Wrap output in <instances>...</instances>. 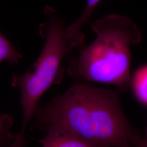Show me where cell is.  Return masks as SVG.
<instances>
[{"mask_svg":"<svg viewBox=\"0 0 147 147\" xmlns=\"http://www.w3.org/2000/svg\"><path fill=\"white\" fill-rule=\"evenodd\" d=\"M121 147H133V146H132L131 144H127V145L125 146Z\"/></svg>","mask_w":147,"mask_h":147,"instance_id":"8fae6325","label":"cell"},{"mask_svg":"<svg viewBox=\"0 0 147 147\" xmlns=\"http://www.w3.org/2000/svg\"><path fill=\"white\" fill-rule=\"evenodd\" d=\"M101 0H87L84 11L79 19L66 27L65 34L74 47L81 46L84 40V33L81 31L82 27L89 20L92 16L95 7Z\"/></svg>","mask_w":147,"mask_h":147,"instance_id":"5b68a950","label":"cell"},{"mask_svg":"<svg viewBox=\"0 0 147 147\" xmlns=\"http://www.w3.org/2000/svg\"><path fill=\"white\" fill-rule=\"evenodd\" d=\"M13 124L12 116L7 114L0 115V147H12L16 143L17 135L11 131Z\"/></svg>","mask_w":147,"mask_h":147,"instance_id":"52a82bcc","label":"cell"},{"mask_svg":"<svg viewBox=\"0 0 147 147\" xmlns=\"http://www.w3.org/2000/svg\"><path fill=\"white\" fill-rule=\"evenodd\" d=\"M16 147H25V140L18 144Z\"/></svg>","mask_w":147,"mask_h":147,"instance_id":"30bf717a","label":"cell"},{"mask_svg":"<svg viewBox=\"0 0 147 147\" xmlns=\"http://www.w3.org/2000/svg\"><path fill=\"white\" fill-rule=\"evenodd\" d=\"M47 21L39 26V33L45 39L42 53L26 73L14 75L11 86L20 90L23 120L18 138H25L27 124L34 116L39 101L53 84L61 82L65 72L64 59L74 47L67 37L66 27L53 9H45Z\"/></svg>","mask_w":147,"mask_h":147,"instance_id":"3957f363","label":"cell"},{"mask_svg":"<svg viewBox=\"0 0 147 147\" xmlns=\"http://www.w3.org/2000/svg\"><path fill=\"white\" fill-rule=\"evenodd\" d=\"M144 137H147V127H146V133H145V136H144Z\"/></svg>","mask_w":147,"mask_h":147,"instance_id":"7c38bea8","label":"cell"},{"mask_svg":"<svg viewBox=\"0 0 147 147\" xmlns=\"http://www.w3.org/2000/svg\"><path fill=\"white\" fill-rule=\"evenodd\" d=\"M34 116L38 127H56L99 147L132 144L140 134L127 121L119 93L76 83L46 105Z\"/></svg>","mask_w":147,"mask_h":147,"instance_id":"6da1fadb","label":"cell"},{"mask_svg":"<svg viewBox=\"0 0 147 147\" xmlns=\"http://www.w3.org/2000/svg\"><path fill=\"white\" fill-rule=\"evenodd\" d=\"M91 27L97 37L78 56L68 58L67 73L81 81L126 89L131 84L130 47L141 42L140 29L129 17L111 14Z\"/></svg>","mask_w":147,"mask_h":147,"instance_id":"7a4b0ae2","label":"cell"},{"mask_svg":"<svg viewBox=\"0 0 147 147\" xmlns=\"http://www.w3.org/2000/svg\"><path fill=\"white\" fill-rule=\"evenodd\" d=\"M47 131V135L39 141L42 147H99L58 128L51 127Z\"/></svg>","mask_w":147,"mask_h":147,"instance_id":"277c9868","label":"cell"},{"mask_svg":"<svg viewBox=\"0 0 147 147\" xmlns=\"http://www.w3.org/2000/svg\"><path fill=\"white\" fill-rule=\"evenodd\" d=\"M137 99L147 105V65L137 69L131 78V84Z\"/></svg>","mask_w":147,"mask_h":147,"instance_id":"8992f818","label":"cell"},{"mask_svg":"<svg viewBox=\"0 0 147 147\" xmlns=\"http://www.w3.org/2000/svg\"><path fill=\"white\" fill-rule=\"evenodd\" d=\"M22 57L21 53L0 31V63L5 61L12 65L16 64Z\"/></svg>","mask_w":147,"mask_h":147,"instance_id":"ba28073f","label":"cell"},{"mask_svg":"<svg viewBox=\"0 0 147 147\" xmlns=\"http://www.w3.org/2000/svg\"><path fill=\"white\" fill-rule=\"evenodd\" d=\"M133 147H147V137L141 136L133 142L131 144Z\"/></svg>","mask_w":147,"mask_h":147,"instance_id":"9c48e42d","label":"cell"}]
</instances>
